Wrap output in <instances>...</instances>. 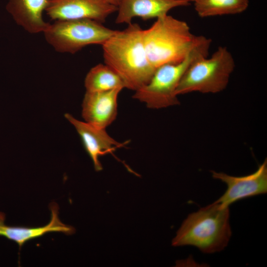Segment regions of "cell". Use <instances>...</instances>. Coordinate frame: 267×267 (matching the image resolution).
Here are the masks:
<instances>
[{"label": "cell", "instance_id": "cell-8", "mask_svg": "<svg viewBox=\"0 0 267 267\" xmlns=\"http://www.w3.org/2000/svg\"><path fill=\"white\" fill-rule=\"evenodd\" d=\"M214 178L219 179L227 185V189L216 203L224 206L239 200L265 194L267 192V159L253 173L242 177H235L222 172L211 171Z\"/></svg>", "mask_w": 267, "mask_h": 267}, {"label": "cell", "instance_id": "cell-4", "mask_svg": "<svg viewBox=\"0 0 267 267\" xmlns=\"http://www.w3.org/2000/svg\"><path fill=\"white\" fill-rule=\"evenodd\" d=\"M211 42V39L202 36L183 60L157 68L149 81L135 90L133 97L150 109H158L179 104L176 90L182 77L196 60L208 56Z\"/></svg>", "mask_w": 267, "mask_h": 267}, {"label": "cell", "instance_id": "cell-11", "mask_svg": "<svg viewBox=\"0 0 267 267\" xmlns=\"http://www.w3.org/2000/svg\"><path fill=\"white\" fill-rule=\"evenodd\" d=\"M192 4V0H122L117 7L115 22L129 24L135 17L144 20L157 19L173 8Z\"/></svg>", "mask_w": 267, "mask_h": 267}, {"label": "cell", "instance_id": "cell-5", "mask_svg": "<svg viewBox=\"0 0 267 267\" xmlns=\"http://www.w3.org/2000/svg\"><path fill=\"white\" fill-rule=\"evenodd\" d=\"M207 57L197 59L188 68L177 89L178 96L192 92L215 93L226 88L235 68L231 53L226 47L219 46Z\"/></svg>", "mask_w": 267, "mask_h": 267}, {"label": "cell", "instance_id": "cell-15", "mask_svg": "<svg viewBox=\"0 0 267 267\" xmlns=\"http://www.w3.org/2000/svg\"><path fill=\"white\" fill-rule=\"evenodd\" d=\"M197 15L206 18L242 13L249 6V0H192Z\"/></svg>", "mask_w": 267, "mask_h": 267}, {"label": "cell", "instance_id": "cell-9", "mask_svg": "<svg viewBox=\"0 0 267 267\" xmlns=\"http://www.w3.org/2000/svg\"><path fill=\"white\" fill-rule=\"evenodd\" d=\"M123 89L104 91H86L82 103V116L86 122L105 129L116 119L118 97Z\"/></svg>", "mask_w": 267, "mask_h": 267}, {"label": "cell", "instance_id": "cell-14", "mask_svg": "<svg viewBox=\"0 0 267 267\" xmlns=\"http://www.w3.org/2000/svg\"><path fill=\"white\" fill-rule=\"evenodd\" d=\"M85 87L86 91H104L125 88L121 77L105 64H98L90 69L85 78Z\"/></svg>", "mask_w": 267, "mask_h": 267}, {"label": "cell", "instance_id": "cell-6", "mask_svg": "<svg viewBox=\"0 0 267 267\" xmlns=\"http://www.w3.org/2000/svg\"><path fill=\"white\" fill-rule=\"evenodd\" d=\"M116 30L88 19L57 20L44 31L46 42L56 51L74 54L90 44L102 45Z\"/></svg>", "mask_w": 267, "mask_h": 267}, {"label": "cell", "instance_id": "cell-12", "mask_svg": "<svg viewBox=\"0 0 267 267\" xmlns=\"http://www.w3.org/2000/svg\"><path fill=\"white\" fill-rule=\"evenodd\" d=\"M51 211V220L49 222L41 227H27L11 226L4 223L5 216L3 213H0V236L15 242L19 248L23 244L32 239L43 236L50 232H62L67 235L75 233L74 227L64 224L58 217L59 208L55 202H52L49 206Z\"/></svg>", "mask_w": 267, "mask_h": 267}, {"label": "cell", "instance_id": "cell-3", "mask_svg": "<svg viewBox=\"0 0 267 267\" xmlns=\"http://www.w3.org/2000/svg\"><path fill=\"white\" fill-rule=\"evenodd\" d=\"M201 36L193 35L186 22L167 14L143 30L142 41L148 59L156 70L183 60Z\"/></svg>", "mask_w": 267, "mask_h": 267}, {"label": "cell", "instance_id": "cell-1", "mask_svg": "<svg viewBox=\"0 0 267 267\" xmlns=\"http://www.w3.org/2000/svg\"><path fill=\"white\" fill-rule=\"evenodd\" d=\"M137 23L115 32L102 45L104 63L122 79L125 88L135 91L145 85L155 69L150 63Z\"/></svg>", "mask_w": 267, "mask_h": 267}, {"label": "cell", "instance_id": "cell-16", "mask_svg": "<svg viewBox=\"0 0 267 267\" xmlns=\"http://www.w3.org/2000/svg\"><path fill=\"white\" fill-rule=\"evenodd\" d=\"M106 2L112 5L118 7L122 0H103Z\"/></svg>", "mask_w": 267, "mask_h": 267}, {"label": "cell", "instance_id": "cell-13", "mask_svg": "<svg viewBox=\"0 0 267 267\" xmlns=\"http://www.w3.org/2000/svg\"><path fill=\"white\" fill-rule=\"evenodd\" d=\"M47 0H8L6 9L18 25L31 34L44 31L49 23L43 18Z\"/></svg>", "mask_w": 267, "mask_h": 267}, {"label": "cell", "instance_id": "cell-2", "mask_svg": "<svg viewBox=\"0 0 267 267\" xmlns=\"http://www.w3.org/2000/svg\"><path fill=\"white\" fill-rule=\"evenodd\" d=\"M229 206L215 202L190 214L173 238L174 246H193L212 254L223 250L231 236Z\"/></svg>", "mask_w": 267, "mask_h": 267}, {"label": "cell", "instance_id": "cell-10", "mask_svg": "<svg viewBox=\"0 0 267 267\" xmlns=\"http://www.w3.org/2000/svg\"><path fill=\"white\" fill-rule=\"evenodd\" d=\"M65 117L75 128L81 137L87 153L91 158L96 171L103 169L99 157L107 154H112L117 148L123 146L107 133L105 129L95 127L86 122L76 119L66 113Z\"/></svg>", "mask_w": 267, "mask_h": 267}, {"label": "cell", "instance_id": "cell-7", "mask_svg": "<svg viewBox=\"0 0 267 267\" xmlns=\"http://www.w3.org/2000/svg\"><path fill=\"white\" fill-rule=\"evenodd\" d=\"M45 10L56 21L88 19L102 23L117 7L103 0H47Z\"/></svg>", "mask_w": 267, "mask_h": 267}]
</instances>
